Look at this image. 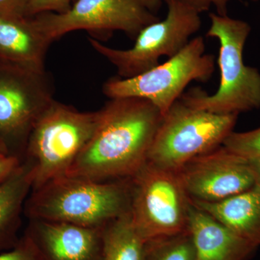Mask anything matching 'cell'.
<instances>
[{
	"label": "cell",
	"mask_w": 260,
	"mask_h": 260,
	"mask_svg": "<svg viewBox=\"0 0 260 260\" xmlns=\"http://www.w3.org/2000/svg\"><path fill=\"white\" fill-rule=\"evenodd\" d=\"M99 112L95 133L65 175L99 181L133 177L147 161L161 113L138 97L111 99Z\"/></svg>",
	"instance_id": "6da1fadb"
},
{
	"label": "cell",
	"mask_w": 260,
	"mask_h": 260,
	"mask_svg": "<svg viewBox=\"0 0 260 260\" xmlns=\"http://www.w3.org/2000/svg\"><path fill=\"white\" fill-rule=\"evenodd\" d=\"M129 178L99 181L61 176L32 189L24 207L29 219L104 229L130 213Z\"/></svg>",
	"instance_id": "7a4b0ae2"
},
{
	"label": "cell",
	"mask_w": 260,
	"mask_h": 260,
	"mask_svg": "<svg viewBox=\"0 0 260 260\" xmlns=\"http://www.w3.org/2000/svg\"><path fill=\"white\" fill-rule=\"evenodd\" d=\"M207 37L218 41L219 88L209 95L195 88L179 98L188 107L218 114H237L260 108L259 70L244 64L243 52L251 28L247 22L210 13Z\"/></svg>",
	"instance_id": "3957f363"
},
{
	"label": "cell",
	"mask_w": 260,
	"mask_h": 260,
	"mask_svg": "<svg viewBox=\"0 0 260 260\" xmlns=\"http://www.w3.org/2000/svg\"><path fill=\"white\" fill-rule=\"evenodd\" d=\"M99 118V110L82 112L54 99L51 102L32 128L24 155L32 189L66 174L93 136Z\"/></svg>",
	"instance_id": "277c9868"
},
{
	"label": "cell",
	"mask_w": 260,
	"mask_h": 260,
	"mask_svg": "<svg viewBox=\"0 0 260 260\" xmlns=\"http://www.w3.org/2000/svg\"><path fill=\"white\" fill-rule=\"evenodd\" d=\"M237 119V114L192 109L178 99L162 116L147 161L177 172L191 159L221 146Z\"/></svg>",
	"instance_id": "5b68a950"
},
{
	"label": "cell",
	"mask_w": 260,
	"mask_h": 260,
	"mask_svg": "<svg viewBox=\"0 0 260 260\" xmlns=\"http://www.w3.org/2000/svg\"><path fill=\"white\" fill-rule=\"evenodd\" d=\"M129 180L132 221L145 242L188 230L191 201L177 172L146 161Z\"/></svg>",
	"instance_id": "8992f818"
},
{
	"label": "cell",
	"mask_w": 260,
	"mask_h": 260,
	"mask_svg": "<svg viewBox=\"0 0 260 260\" xmlns=\"http://www.w3.org/2000/svg\"><path fill=\"white\" fill-rule=\"evenodd\" d=\"M203 37H197L176 55L153 69L131 78L114 77L103 85L109 99L138 97L146 99L162 116L192 81L206 83L215 71V56L205 54Z\"/></svg>",
	"instance_id": "52a82bcc"
},
{
	"label": "cell",
	"mask_w": 260,
	"mask_h": 260,
	"mask_svg": "<svg viewBox=\"0 0 260 260\" xmlns=\"http://www.w3.org/2000/svg\"><path fill=\"white\" fill-rule=\"evenodd\" d=\"M164 0H76L67 13H43L30 18L51 43L75 30L98 38L116 30L135 39L145 27L160 20L155 15Z\"/></svg>",
	"instance_id": "ba28073f"
},
{
	"label": "cell",
	"mask_w": 260,
	"mask_h": 260,
	"mask_svg": "<svg viewBox=\"0 0 260 260\" xmlns=\"http://www.w3.org/2000/svg\"><path fill=\"white\" fill-rule=\"evenodd\" d=\"M164 1L168 6L166 18L145 27L131 49H113L88 38L94 50L115 67L119 78H134L153 69L162 56L169 59L179 53L200 30L202 21L198 12L178 0Z\"/></svg>",
	"instance_id": "9c48e42d"
},
{
	"label": "cell",
	"mask_w": 260,
	"mask_h": 260,
	"mask_svg": "<svg viewBox=\"0 0 260 260\" xmlns=\"http://www.w3.org/2000/svg\"><path fill=\"white\" fill-rule=\"evenodd\" d=\"M53 95L47 71L0 61V141L21 161L32 128L54 100Z\"/></svg>",
	"instance_id": "30bf717a"
},
{
	"label": "cell",
	"mask_w": 260,
	"mask_h": 260,
	"mask_svg": "<svg viewBox=\"0 0 260 260\" xmlns=\"http://www.w3.org/2000/svg\"><path fill=\"white\" fill-rule=\"evenodd\" d=\"M190 200L218 203L255 185L246 158L223 145L201 154L177 172Z\"/></svg>",
	"instance_id": "8fae6325"
},
{
	"label": "cell",
	"mask_w": 260,
	"mask_h": 260,
	"mask_svg": "<svg viewBox=\"0 0 260 260\" xmlns=\"http://www.w3.org/2000/svg\"><path fill=\"white\" fill-rule=\"evenodd\" d=\"M25 233L44 260H102L104 229L29 219Z\"/></svg>",
	"instance_id": "7c38bea8"
},
{
	"label": "cell",
	"mask_w": 260,
	"mask_h": 260,
	"mask_svg": "<svg viewBox=\"0 0 260 260\" xmlns=\"http://www.w3.org/2000/svg\"><path fill=\"white\" fill-rule=\"evenodd\" d=\"M188 230L194 242L195 260H249L258 249L191 203Z\"/></svg>",
	"instance_id": "4fadbf2b"
},
{
	"label": "cell",
	"mask_w": 260,
	"mask_h": 260,
	"mask_svg": "<svg viewBox=\"0 0 260 260\" xmlns=\"http://www.w3.org/2000/svg\"><path fill=\"white\" fill-rule=\"evenodd\" d=\"M51 43L30 18L0 17V61L32 70L46 71L44 61Z\"/></svg>",
	"instance_id": "5bb4252c"
},
{
	"label": "cell",
	"mask_w": 260,
	"mask_h": 260,
	"mask_svg": "<svg viewBox=\"0 0 260 260\" xmlns=\"http://www.w3.org/2000/svg\"><path fill=\"white\" fill-rule=\"evenodd\" d=\"M191 204L223 223L242 239L260 247V187L254 185L244 192L218 203L192 201Z\"/></svg>",
	"instance_id": "9a60e30c"
},
{
	"label": "cell",
	"mask_w": 260,
	"mask_h": 260,
	"mask_svg": "<svg viewBox=\"0 0 260 260\" xmlns=\"http://www.w3.org/2000/svg\"><path fill=\"white\" fill-rule=\"evenodd\" d=\"M31 189L30 167L23 161L0 184V252L10 250L18 242L24 207Z\"/></svg>",
	"instance_id": "2e32d148"
},
{
	"label": "cell",
	"mask_w": 260,
	"mask_h": 260,
	"mask_svg": "<svg viewBox=\"0 0 260 260\" xmlns=\"http://www.w3.org/2000/svg\"><path fill=\"white\" fill-rule=\"evenodd\" d=\"M145 244L126 214L104 228L102 260H143Z\"/></svg>",
	"instance_id": "e0dca14e"
},
{
	"label": "cell",
	"mask_w": 260,
	"mask_h": 260,
	"mask_svg": "<svg viewBox=\"0 0 260 260\" xmlns=\"http://www.w3.org/2000/svg\"><path fill=\"white\" fill-rule=\"evenodd\" d=\"M143 260H195L194 242L189 230L146 242Z\"/></svg>",
	"instance_id": "ac0fdd59"
},
{
	"label": "cell",
	"mask_w": 260,
	"mask_h": 260,
	"mask_svg": "<svg viewBox=\"0 0 260 260\" xmlns=\"http://www.w3.org/2000/svg\"><path fill=\"white\" fill-rule=\"evenodd\" d=\"M222 145L242 158L260 157V127L242 133L233 131Z\"/></svg>",
	"instance_id": "d6986e66"
},
{
	"label": "cell",
	"mask_w": 260,
	"mask_h": 260,
	"mask_svg": "<svg viewBox=\"0 0 260 260\" xmlns=\"http://www.w3.org/2000/svg\"><path fill=\"white\" fill-rule=\"evenodd\" d=\"M0 260H44L31 239L24 233L14 247L0 253Z\"/></svg>",
	"instance_id": "ffe728a7"
},
{
	"label": "cell",
	"mask_w": 260,
	"mask_h": 260,
	"mask_svg": "<svg viewBox=\"0 0 260 260\" xmlns=\"http://www.w3.org/2000/svg\"><path fill=\"white\" fill-rule=\"evenodd\" d=\"M74 3L75 0H28L26 17L31 18L43 13L62 14L71 9Z\"/></svg>",
	"instance_id": "44dd1931"
},
{
	"label": "cell",
	"mask_w": 260,
	"mask_h": 260,
	"mask_svg": "<svg viewBox=\"0 0 260 260\" xmlns=\"http://www.w3.org/2000/svg\"><path fill=\"white\" fill-rule=\"evenodd\" d=\"M190 7L198 13L208 11L212 6L215 7L217 14L226 15L228 13V5L232 0H178ZM251 2H258L259 0H250Z\"/></svg>",
	"instance_id": "7402d4cb"
},
{
	"label": "cell",
	"mask_w": 260,
	"mask_h": 260,
	"mask_svg": "<svg viewBox=\"0 0 260 260\" xmlns=\"http://www.w3.org/2000/svg\"><path fill=\"white\" fill-rule=\"evenodd\" d=\"M28 0H0V17L23 18L26 17Z\"/></svg>",
	"instance_id": "603a6c76"
},
{
	"label": "cell",
	"mask_w": 260,
	"mask_h": 260,
	"mask_svg": "<svg viewBox=\"0 0 260 260\" xmlns=\"http://www.w3.org/2000/svg\"><path fill=\"white\" fill-rule=\"evenodd\" d=\"M21 162L20 159L12 155L0 158V184L14 172Z\"/></svg>",
	"instance_id": "cb8c5ba5"
},
{
	"label": "cell",
	"mask_w": 260,
	"mask_h": 260,
	"mask_svg": "<svg viewBox=\"0 0 260 260\" xmlns=\"http://www.w3.org/2000/svg\"><path fill=\"white\" fill-rule=\"evenodd\" d=\"M250 169L251 174L254 178L255 185L260 187V157L246 159Z\"/></svg>",
	"instance_id": "d4e9b609"
},
{
	"label": "cell",
	"mask_w": 260,
	"mask_h": 260,
	"mask_svg": "<svg viewBox=\"0 0 260 260\" xmlns=\"http://www.w3.org/2000/svg\"><path fill=\"white\" fill-rule=\"evenodd\" d=\"M8 155H11L8 151L7 148H5L3 143L0 141V158H4V157L8 156ZM13 156V155H12Z\"/></svg>",
	"instance_id": "484cf974"
}]
</instances>
